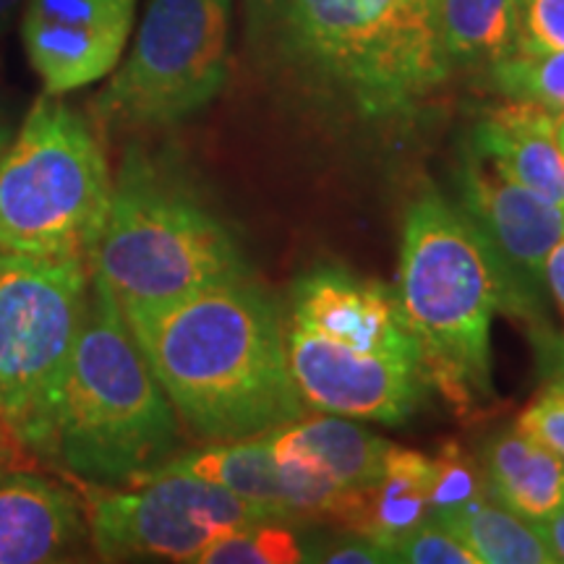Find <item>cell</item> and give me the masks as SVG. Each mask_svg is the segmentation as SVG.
<instances>
[{
    "label": "cell",
    "instance_id": "cell-1",
    "mask_svg": "<svg viewBox=\"0 0 564 564\" xmlns=\"http://www.w3.org/2000/svg\"><path fill=\"white\" fill-rule=\"evenodd\" d=\"M246 45L301 108L382 137L419 121L453 74L434 0H246Z\"/></svg>",
    "mask_w": 564,
    "mask_h": 564
},
{
    "label": "cell",
    "instance_id": "cell-2",
    "mask_svg": "<svg viewBox=\"0 0 564 564\" xmlns=\"http://www.w3.org/2000/svg\"><path fill=\"white\" fill-rule=\"evenodd\" d=\"M123 316L192 440H249L306 413L288 366L285 312L257 278Z\"/></svg>",
    "mask_w": 564,
    "mask_h": 564
},
{
    "label": "cell",
    "instance_id": "cell-3",
    "mask_svg": "<svg viewBox=\"0 0 564 564\" xmlns=\"http://www.w3.org/2000/svg\"><path fill=\"white\" fill-rule=\"evenodd\" d=\"M26 453L87 486H133L181 455L183 426L108 288L89 303L51 398L17 429Z\"/></svg>",
    "mask_w": 564,
    "mask_h": 564
},
{
    "label": "cell",
    "instance_id": "cell-4",
    "mask_svg": "<svg viewBox=\"0 0 564 564\" xmlns=\"http://www.w3.org/2000/svg\"><path fill=\"white\" fill-rule=\"evenodd\" d=\"M89 272L121 312L165 306L220 282L253 278L236 230L171 154L126 150L112 178Z\"/></svg>",
    "mask_w": 564,
    "mask_h": 564
},
{
    "label": "cell",
    "instance_id": "cell-5",
    "mask_svg": "<svg viewBox=\"0 0 564 564\" xmlns=\"http://www.w3.org/2000/svg\"><path fill=\"white\" fill-rule=\"evenodd\" d=\"M398 301L429 382L457 408L494 394L491 322L507 314L499 267L455 202L426 192L408 207Z\"/></svg>",
    "mask_w": 564,
    "mask_h": 564
},
{
    "label": "cell",
    "instance_id": "cell-6",
    "mask_svg": "<svg viewBox=\"0 0 564 564\" xmlns=\"http://www.w3.org/2000/svg\"><path fill=\"white\" fill-rule=\"evenodd\" d=\"M110 192L108 158L91 123L61 97L42 95L0 152V246L89 264Z\"/></svg>",
    "mask_w": 564,
    "mask_h": 564
},
{
    "label": "cell",
    "instance_id": "cell-7",
    "mask_svg": "<svg viewBox=\"0 0 564 564\" xmlns=\"http://www.w3.org/2000/svg\"><path fill=\"white\" fill-rule=\"evenodd\" d=\"M232 0H147L129 58L95 100L110 131L173 129L220 95L230 68Z\"/></svg>",
    "mask_w": 564,
    "mask_h": 564
},
{
    "label": "cell",
    "instance_id": "cell-8",
    "mask_svg": "<svg viewBox=\"0 0 564 564\" xmlns=\"http://www.w3.org/2000/svg\"><path fill=\"white\" fill-rule=\"evenodd\" d=\"M89 303V264L9 253L0 270V419L13 432L51 398Z\"/></svg>",
    "mask_w": 564,
    "mask_h": 564
},
{
    "label": "cell",
    "instance_id": "cell-9",
    "mask_svg": "<svg viewBox=\"0 0 564 564\" xmlns=\"http://www.w3.org/2000/svg\"><path fill=\"white\" fill-rule=\"evenodd\" d=\"M87 489L89 544L108 562H196L220 535L267 520L223 486L181 470H160L118 489Z\"/></svg>",
    "mask_w": 564,
    "mask_h": 564
},
{
    "label": "cell",
    "instance_id": "cell-10",
    "mask_svg": "<svg viewBox=\"0 0 564 564\" xmlns=\"http://www.w3.org/2000/svg\"><path fill=\"white\" fill-rule=\"evenodd\" d=\"M455 186V204L481 232L502 274L507 316L528 327L546 324L544 264L564 238V204L505 178L470 150L457 165Z\"/></svg>",
    "mask_w": 564,
    "mask_h": 564
},
{
    "label": "cell",
    "instance_id": "cell-11",
    "mask_svg": "<svg viewBox=\"0 0 564 564\" xmlns=\"http://www.w3.org/2000/svg\"><path fill=\"white\" fill-rule=\"evenodd\" d=\"M285 350L306 408L352 421L405 423L432 384L421 361L356 350L316 333L288 312Z\"/></svg>",
    "mask_w": 564,
    "mask_h": 564
},
{
    "label": "cell",
    "instance_id": "cell-12",
    "mask_svg": "<svg viewBox=\"0 0 564 564\" xmlns=\"http://www.w3.org/2000/svg\"><path fill=\"white\" fill-rule=\"evenodd\" d=\"M137 0H26L21 42L45 95H68L121 63Z\"/></svg>",
    "mask_w": 564,
    "mask_h": 564
},
{
    "label": "cell",
    "instance_id": "cell-13",
    "mask_svg": "<svg viewBox=\"0 0 564 564\" xmlns=\"http://www.w3.org/2000/svg\"><path fill=\"white\" fill-rule=\"evenodd\" d=\"M288 314L356 350L413 358L423 364L398 293L382 282L356 278L340 267H316L314 272L295 280Z\"/></svg>",
    "mask_w": 564,
    "mask_h": 564
},
{
    "label": "cell",
    "instance_id": "cell-14",
    "mask_svg": "<svg viewBox=\"0 0 564 564\" xmlns=\"http://www.w3.org/2000/svg\"><path fill=\"white\" fill-rule=\"evenodd\" d=\"M87 544V507L68 486L0 468V564L68 562Z\"/></svg>",
    "mask_w": 564,
    "mask_h": 564
},
{
    "label": "cell",
    "instance_id": "cell-15",
    "mask_svg": "<svg viewBox=\"0 0 564 564\" xmlns=\"http://www.w3.org/2000/svg\"><path fill=\"white\" fill-rule=\"evenodd\" d=\"M470 152L528 192L564 204V152L560 118L525 102L484 112L470 137Z\"/></svg>",
    "mask_w": 564,
    "mask_h": 564
},
{
    "label": "cell",
    "instance_id": "cell-16",
    "mask_svg": "<svg viewBox=\"0 0 564 564\" xmlns=\"http://www.w3.org/2000/svg\"><path fill=\"white\" fill-rule=\"evenodd\" d=\"M478 463L491 502L520 518L539 523L564 505V460L518 426L494 434Z\"/></svg>",
    "mask_w": 564,
    "mask_h": 564
},
{
    "label": "cell",
    "instance_id": "cell-17",
    "mask_svg": "<svg viewBox=\"0 0 564 564\" xmlns=\"http://www.w3.org/2000/svg\"><path fill=\"white\" fill-rule=\"evenodd\" d=\"M272 455L301 453L327 470L348 489H373L384 474V460L392 442L358 426L352 419L319 413L301 419L267 434Z\"/></svg>",
    "mask_w": 564,
    "mask_h": 564
},
{
    "label": "cell",
    "instance_id": "cell-18",
    "mask_svg": "<svg viewBox=\"0 0 564 564\" xmlns=\"http://www.w3.org/2000/svg\"><path fill=\"white\" fill-rule=\"evenodd\" d=\"M162 470L199 476L257 507L267 520L293 523L285 497H282L280 470L270 453V444H267V434L249 436V440L209 442L194 453L173 457Z\"/></svg>",
    "mask_w": 564,
    "mask_h": 564
},
{
    "label": "cell",
    "instance_id": "cell-19",
    "mask_svg": "<svg viewBox=\"0 0 564 564\" xmlns=\"http://www.w3.org/2000/svg\"><path fill=\"white\" fill-rule=\"evenodd\" d=\"M432 476V457L392 444L384 460V474L371 489L369 514H366L361 535L382 546L384 552H392L400 539L432 520V512H429Z\"/></svg>",
    "mask_w": 564,
    "mask_h": 564
},
{
    "label": "cell",
    "instance_id": "cell-20",
    "mask_svg": "<svg viewBox=\"0 0 564 564\" xmlns=\"http://www.w3.org/2000/svg\"><path fill=\"white\" fill-rule=\"evenodd\" d=\"M434 6L453 68H489L512 53L518 0H434Z\"/></svg>",
    "mask_w": 564,
    "mask_h": 564
},
{
    "label": "cell",
    "instance_id": "cell-21",
    "mask_svg": "<svg viewBox=\"0 0 564 564\" xmlns=\"http://www.w3.org/2000/svg\"><path fill=\"white\" fill-rule=\"evenodd\" d=\"M442 525H447L481 564H556L539 525L491 499L444 520Z\"/></svg>",
    "mask_w": 564,
    "mask_h": 564
},
{
    "label": "cell",
    "instance_id": "cell-22",
    "mask_svg": "<svg viewBox=\"0 0 564 564\" xmlns=\"http://www.w3.org/2000/svg\"><path fill=\"white\" fill-rule=\"evenodd\" d=\"M489 79L510 102H525L564 116V51H512L489 66Z\"/></svg>",
    "mask_w": 564,
    "mask_h": 564
},
{
    "label": "cell",
    "instance_id": "cell-23",
    "mask_svg": "<svg viewBox=\"0 0 564 564\" xmlns=\"http://www.w3.org/2000/svg\"><path fill=\"white\" fill-rule=\"evenodd\" d=\"M303 544L280 520H257L220 535L196 556V564H299Z\"/></svg>",
    "mask_w": 564,
    "mask_h": 564
},
{
    "label": "cell",
    "instance_id": "cell-24",
    "mask_svg": "<svg viewBox=\"0 0 564 564\" xmlns=\"http://www.w3.org/2000/svg\"><path fill=\"white\" fill-rule=\"evenodd\" d=\"M432 463L434 476L432 489H429L432 520L444 523V520L491 499L481 463H478V457L465 453L457 442H444L436 457H432Z\"/></svg>",
    "mask_w": 564,
    "mask_h": 564
},
{
    "label": "cell",
    "instance_id": "cell-25",
    "mask_svg": "<svg viewBox=\"0 0 564 564\" xmlns=\"http://www.w3.org/2000/svg\"><path fill=\"white\" fill-rule=\"evenodd\" d=\"M392 562L405 564H481L478 556L440 520H426L392 546Z\"/></svg>",
    "mask_w": 564,
    "mask_h": 564
},
{
    "label": "cell",
    "instance_id": "cell-26",
    "mask_svg": "<svg viewBox=\"0 0 564 564\" xmlns=\"http://www.w3.org/2000/svg\"><path fill=\"white\" fill-rule=\"evenodd\" d=\"M512 51H564V0H518V34Z\"/></svg>",
    "mask_w": 564,
    "mask_h": 564
},
{
    "label": "cell",
    "instance_id": "cell-27",
    "mask_svg": "<svg viewBox=\"0 0 564 564\" xmlns=\"http://www.w3.org/2000/svg\"><path fill=\"white\" fill-rule=\"evenodd\" d=\"M514 426L564 460V377H549L544 390L520 413Z\"/></svg>",
    "mask_w": 564,
    "mask_h": 564
},
{
    "label": "cell",
    "instance_id": "cell-28",
    "mask_svg": "<svg viewBox=\"0 0 564 564\" xmlns=\"http://www.w3.org/2000/svg\"><path fill=\"white\" fill-rule=\"evenodd\" d=\"M340 535H329L322 544H303V562L327 564H390L392 556L366 535L340 528Z\"/></svg>",
    "mask_w": 564,
    "mask_h": 564
},
{
    "label": "cell",
    "instance_id": "cell-29",
    "mask_svg": "<svg viewBox=\"0 0 564 564\" xmlns=\"http://www.w3.org/2000/svg\"><path fill=\"white\" fill-rule=\"evenodd\" d=\"M535 364L544 377H564V335L554 333L549 324L531 327Z\"/></svg>",
    "mask_w": 564,
    "mask_h": 564
},
{
    "label": "cell",
    "instance_id": "cell-30",
    "mask_svg": "<svg viewBox=\"0 0 564 564\" xmlns=\"http://www.w3.org/2000/svg\"><path fill=\"white\" fill-rule=\"evenodd\" d=\"M544 280L546 291L552 293V299L556 301V306H560V312L564 316V238L549 251L544 264Z\"/></svg>",
    "mask_w": 564,
    "mask_h": 564
},
{
    "label": "cell",
    "instance_id": "cell-31",
    "mask_svg": "<svg viewBox=\"0 0 564 564\" xmlns=\"http://www.w3.org/2000/svg\"><path fill=\"white\" fill-rule=\"evenodd\" d=\"M535 525H539L541 535H544L549 549H552L554 560L564 562V505L556 512L549 514V518L539 520Z\"/></svg>",
    "mask_w": 564,
    "mask_h": 564
},
{
    "label": "cell",
    "instance_id": "cell-32",
    "mask_svg": "<svg viewBox=\"0 0 564 564\" xmlns=\"http://www.w3.org/2000/svg\"><path fill=\"white\" fill-rule=\"evenodd\" d=\"M19 449H24L19 434L13 432V426L9 421L0 419V468H11V463L19 457Z\"/></svg>",
    "mask_w": 564,
    "mask_h": 564
},
{
    "label": "cell",
    "instance_id": "cell-33",
    "mask_svg": "<svg viewBox=\"0 0 564 564\" xmlns=\"http://www.w3.org/2000/svg\"><path fill=\"white\" fill-rule=\"evenodd\" d=\"M24 3L26 0H0V37L9 32V26L19 17V11L24 9Z\"/></svg>",
    "mask_w": 564,
    "mask_h": 564
},
{
    "label": "cell",
    "instance_id": "cell-34",
    "mask_svg": "<svg viewBox=\"0 0 564 564\" xmlns=\"http://www.w3.org/2000/svg\"><path fill=\"white\" fill-rule=\"evenodd\" d=\"M11 137H13V129H11V118H9V112H6L3 102H0V152H3L6 147H9Z\"/></svg>",
    "mask_w": 564,
    "mask_h": 564
},
{
    "label": "cell",
    "instance_id": "cell-35",
    "mask_svg": "<svg viewBox=\"0 0 564 564\" xmlns=\"http://www.w3.org/2000/svg\"><path fill=\"white\" fill-rule=\"evenodd\" d=\"M6 259H9V251H6V249H3V246H0V270H3Z\"/></svg>",
    "mask_w": 564,
    "mask_h": 564
},
{
    "label": "cell",
    "instance_id": "cell-36",
    "mask_svg": "<svg viewBox=\"0 0 564 564\" xmlns=\"http://www.w3.org/2000/svg\"><path fill=\"white\" fill-rule=\"evenodd\" d=\"M560 147H562V152H564V121L560 123Z\"/></svg>",
    "mask_w": 564,
    "mask_h": 564
}]
</instances>
